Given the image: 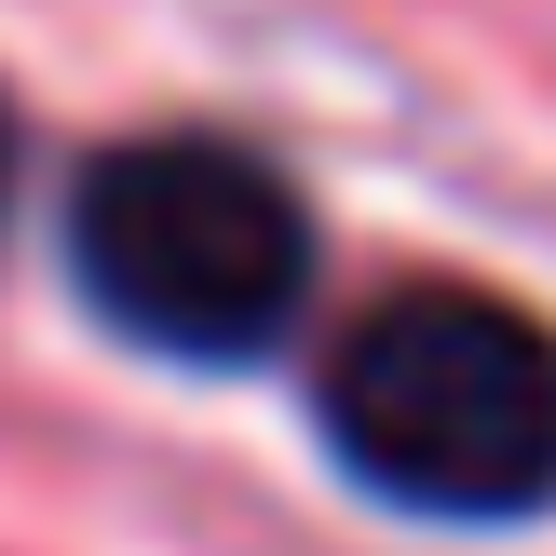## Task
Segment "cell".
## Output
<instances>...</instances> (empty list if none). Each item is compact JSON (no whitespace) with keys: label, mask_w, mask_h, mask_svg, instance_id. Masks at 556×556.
<instances>
[{"label":"cell","mask_w":556,"mask_h":556,"mask_svg":"<svg viewBox=\"0 0 556 556\" xmlns=\"http://www.w3.org/2000/svg\"><path fill=\"white\" fill-rule=\"evenodd\" d=\"M313 407H326V448L407 516L503 530V516L556 503V326L530 299H489V286L367 299L326 353Z\"/></svg>","instance_id":"cell-1"},{"label":"cell","mask_w":556,"mask_h":556,"mask_svg":"<svg viewBox=\"0 0 556 556\" xmlns=\"http://www.w3.org/2000/svg\"><path fill=\"white\" fill-rule=\"evenodd\" d=\"M68 271L136 353L244 367L313 286V217L231 136H123L68 190Z\"/></svg>","instance_id":"cell-2"},{"label":"cell","mask_w":556,"mask_h":556,"mask_svg":"<svg viewBox=\"0 0 556 556\" xmlns=\"http://www.w3.org/2000/svg\"><path fill=\"white\" fill-rule=\"evenodd\" d=\"M0 204H14V109H0Z\"/></svg>","instance_id":"cell-3"}]
</instances>
